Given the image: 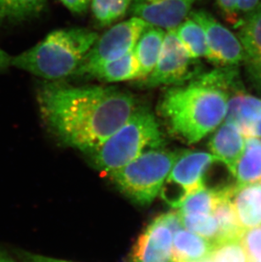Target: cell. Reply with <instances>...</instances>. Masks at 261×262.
I'll list each match as a JSON object with an SVG mask.
<instances>
[{
  "instance_id": "6da1fadb",
  "label": "cell",
  "mask_w": 261,
  "mask_h": 262,
  "mask_svg": "<svg viewBox=\"0 0 261 262\" xmlns=\"http://www.w3.org/2000/svg\"><path fill=\"white\" fill-rule=\"evenodd\" d=\"M37 103L50 132L66 145L93 152L121 127L137 104L132 94L115 87L49 82Z\"/></svg>"
},
{
  "instance_id": "7a4b0ae2",
  "label": "cell",
  "mask_w": 261,
  "mask_h": 262,
  "mask_svg": "<svg viewBox=\"0 0 261 262\" xmlns=\"http://www.w3.org/2000/svg\"><path fill=\"white\" fill-rule=\"evenodd\" d=\"M211 75L208 72L188 84L170 88L160 101V112L170 132L187 144H195L214 131L227 115L229 94Z\"/></svg>"
},
{
  "instance_id": "3957f363",
  "label": "cell",
  "mask_w": 261,
  "mask_h": 262,
  "mask_svg": "<svg viewBox=\"0 0 261 262\" xmlns=\"http://www.w3.org/2000/svg\"><path fill=\"white\" fill-rule=\"evenodd\" d=\"M98 37L86 28L55 30L29 50L12 56L10 64L44 79H64L75 75Z\"/></svg>"
},
{
  "instance_id": "277c9868",
  "label": "cell",
  "mask_w": 261,
  "mask_h": 262,
  "mask_svg": "<svg viewBox=\"0 0 261 262\" xmlns=\"http://www.w3.org/2000/svg\"><path fill=\"white\" fill-rule=\"evenodd\" d=\"M164 145L155 115L147 107L136 106L128 119L110 138L91 152L97 168L108 174L143 153Z\"/></svg>"
},
{
  "instance_id": "5b68a950",
  "label": "cell",
  "mask_w": 261,
  "mask_h": 262,
  "mask_svg": "<svg viewBox=\"0 0 261 262\" xmlns=\"http://www.w3.org/2000/svg\"><path fill=\"white\" fill-rule=\"evenodd\" d=\"M178 156L170 151L149 149L108 175L132 201L149 205L160 193Z\"/></svg>"
},
{
  "instance_id": "8992f818",
  "label": "cell",
  "mask_w": 261,
  "mask_h": 262,
  "mask_svg": "<svg viewBox=\"0 0 261 262\" xmlns=\"http://www.w3.org/2000/svg\"><path fill=\"white\" fill-rule=\"evenodd\" d=\"M217 161L218 159L211 154L202 151L178 154L160 190L163 199L173 208L178 209L187 196L205 188L203 183L205 172Z\"/></svg>"
},
{
  "instance_id": "52a82bcc",
  "label": "cell",
  "mask_w": 261,
  "mask_h": 262,
  "mask_svg": "<svg viewBox=\"0 0 261 262\" xmlns=\"http://www.w3.org/2000/svg\"><path fill=\"white\" fill-rule=\"evenodd\" d=\"M148 26L138 18L132 17L112 27L98 37L75 75L86 77L99 66L122 57L134 50L138 40Z\"/></svg>"
},
{
  "instance_id": "ba28073f",
  "label": "cell",
  "mask_w": 261,
  "mask_h": 262,
  "mask_svg": "<svg viewBox=\"0 0 261 262\" xmlns=\"http://www.w3.org/2000/svg\"><path fill=\"white\" fill-rule=\"evenodd\" d=\"M192 59L177 37L175 29L166 30L156 67L145 79L143 88L181 85L193 77Z\"/></svg>"
},
{
  "instance_id": "9c48e42d",
  "label": "cell",
  "mask_w": 261,
  "mask_h": 262,
  "mask_svg": "<svg viewBox=\"0 0 261 262\" xmlns=\"http://www.w3.org/2000/svg\"><path fill=\"white\" fill-rule=\"evenodd\" d=\"M190 17L204 30L207 46L205 57L219 67H236L244 61V50L238 37L204 10H193Z\"/></svg>"
},
{
  "instance_id": "30bf717a",
  "label": "cell",
  "mask_w": 261,
  "mask_h": 262,
  "mask_svg": "<svg viewBox=\"0 0 261 262\" xmlns=\"http://www.w3.org/2000/svg\"><path fill=\"white\" fill-rule=\"evenodd\" d=\"M193 0H133L130 15L151 27L172 29L188 16Z\"/></svg>"
},
{
  "instance_id": "8fae6325",
  "label": "cell",
  "mask_w": 261,
  "mask_h": 262,
  "mask_svg": "<svg viewBox=\"0 0 261 262\" xmlns=\"http://www.w3.org/2000/svg\"><path fill=\"white\" fill-rule=\"evenodd\" d=\"M173 233L160 215L138 237L132 253L133 262H175L172 257Z\"/></svg>"
},
{
  "instance_id": "7c38bea8",
  "label": "cell",
  "mask_w": 261,
  "mask_h": 262,
  "mask_svg": "<svg viewBox=\"0 0 261 262\" xmlns=\"http://www.w3.org/2000/svg\"><path fill=\"white\" fill-rule=\"evenodd\" d=\"M226 121L234 124L245 138L261 139V99L243 92L227 102Z\"/></svg>"
},
{
  "instance_id": "4fadbf2b",
  "label": "cell",
  "mask_w": 261,
  "mask_h": 262,
  "mask_svg": "<svg viewBox=\"0 0 261 262\" xmlns=\"http://www.w3.org/2000/svg\"><path fill=\"white\" fill-rule=\"evenodd\" d=\"M237 28L244 50V61L254 79L261 82V4L242 20Z\"/></svg>"
},
{
  "instance_id": "5bb4252c",
  "label": "cell",
  "mask_w": 261,
  "mask_h": 262,
  "mask_svg": "<svg viewBox=\"0 0 261 262\" xmlns=\"http://www.w3.org/2000/svg\"><path fill=\"white\" fill-rule=\"evenodd\" d=\"M209 146L212 155L226 165L234 176L236 163L245 148V137L239 129L234 124L226 121L212 136Z\"/></svg>"
},
{
  "instance_id": "9a60e30c",
  "label": "cell",
  "mask_w": 261,
  "mask_h": 262,
  "mask_svg": "<svg viewBox=\"0 0 261 262\" xmlns=\"http://www.w3.org/2000/svg\"><path fill=\"white\" fill-rule=\"evenodd\" d=\"M231 203L244 231L261 225V183L236 186L231 195Z\"/></svg>"
},
{
  "instance_id": "2e32d148",
  "label": "cell",
  "mask_w": 261,
  "mask_h": 262,
  "mask_svg": "<svg viewBox=\"0 0 261 262\" xmlns=\"http://www.w3.org/2000/svg\"><path fill=\"white\" fill-rule=\"evenodd\" d=\"M165 30L148 26L134 48L138 66V79H145L156 67L162 48Z\"/></svg>"
},
{
  "instance_id": "e0dca14e",
  "label": "cell",
  "mask_w": 261,
  "mask_h": 262,
  "mask_svg": "<svg viewBox=\"0 0 261 262\" xmlns=\"http://www.w3.org/2000/svg\"><path fill=\"white\" fill-rule=\"evenodd\" d=\"M214 248L213 243L183 228L173 235L172 257L175 262L206 260Z\"/></svg>"
},
{
  "instance_id": "ac0fdd59",
  "label": "cell",
  "mask_w": 261,
  "mask_h": 262,
  "mask_svg": "<svg viewBox=\"0 0 261 262\" xmlns=\"http://www.w3.org/2000/svg\"><path fill=\"white\" fill-rule=\"evenodd\" d=\"M246 139L244 153L235 167L237 187L261 183V139Z\"/></svg>"
},
{
  "instance_id": "d6986e66",
  "label": "cell",
  "mask_w": 261,
  "mask_h": 262,
  "mask_svg": "<svg viewBox=\"0 0 261 262\" xmlns=\"http://www.w3.org/2000/svg\"><path fill=\"white\" fill-rule=\"evenodd\" d=\"M86 77L105 82H120L138 79V66L134 50L112 61L106 62L93 70Z\"/></svg>"
},
{
  "instance_id": "ffe728a7",
  "label": "cell",
  "mask_w": 261,
  "mask_h": 262,
  "mask_svg": "<svg viewBox=\"0 0 261 262\" xmlns=\"http://www.w3.org/2000/svg\"><path fill=\"white\" fill-rule=\"evenodd\" d=\"M175 29V33L190 57H205L207 52L205 32L200 24L189 15Z\"/></svg>"
},
{
  "instance_id": "44dd1931",
  "label": "cell",
  "mask_w": 261,
  "mask_h": 262,
  "mask_svg": "<svg viewBox=\"0 0 261 262\" xmlns=\"http://www.w3.org/2000/svg\"><path fill=\"white\" fill-rule=\"evenodd\" d=\"M235 187L224 192H215L206 188H201L185 199L178 207V212L179 214H212L220 201L226 196L231 194Z\"/></svg>"
},
{
  "instance_id": "7402d4cb",
  "label": "cell",
  "mask_w": 261,
  "mask_h": 262,
  "mask_svg": "<svg viewBox=\"0 0 261 262\" xmlns=\"http://www.w3.org/2000/svg\"><path fill=\"white\" fill-rule=\"evenodd\" d=\"M231 195L232 193L222 199L213 211L219 228V239L215 245L228 240L240 239L244 233L231 203Z\"/></svg>"
},
{
  "instance_id": "603a6c76",
  "label": "cell",
  "mask_w": 261,
  "mask_h": 262,
  "mask_svg": "<svg viewBox=\"0 0 261 262\" xmlns=\"http://www.w3.org/2000/svg\"><path fill=\"white\" fill-rule=\"evenodd\" d=\"M47 0H0V20H23L45 10Z\"/></svg>"
},
{
  "instance_id": "cb8c5ba5",
  "label": "cell",
  "mask_w": 261,
  "mask_h": 262,
  "mask_svg": "<svg viewBox=\"0 0 261 262\" xmlns=\"http://www.w3.org/2000/svg\"><path fill=\"white\" fill-rule=\"evenodd\" d=\"M133 0H92L94 18L103 26H110L126 15Z\"/></svg>"
},
{
  "instance_id": "d4e9b609",
  "label": "cell",
  "mask_w": 261,
  "mask_h": 262,
  "mask_svg": "<svg viewBox=\"0 0 261 262\" xmlns=\"http://www.w3.org/2000/svg\"><path fill=\"white\" fill-rule=\"evenodd\" d=\"M182 223L187 230L200 235L215 245L219 239V228L211 214H180Z\"/></svg>"
},
{
  "instance_id": "484cf974",
  "label": "cell",
  "mask_w": 261,
  "mask_h": 262,
  "mask_svg": "<svg viewBox=\"0 0 261 262\" xmlns=\"http://www.w3.org/2000/svg\"><path fill=\"white\" fill-rule=\"evenodd\" d=\"M209 262H251L240 239L228 240L214 245Z\"/></svg>"
},
{
  "instance_id": "4316f807",
  "label": "cell",
  "mask_w": 261,
  "mask_h": 262,
  "mask_svg": "<svg viewBox=\"0 0 261 262\" xmlns=\"http://www.w3.org/2000/svg\"><path fill=\"white\" fill-rule=\"evenodd\" d=\"M241 242L251 262L261 260L260 227L244 231L242 235Z\"/></svg>"
},
{
  "instance_id": "83f0119b",
  "label": "cell",
  "mask_w": 261,
  "mask_h": 262,
  "mask_svg": "<svg viewBox=\"0 0 261 262\" xmlns=\"http://www.w3.org/2000/svg\"><path fill=\"white\" fill-rule=\"evenodd\" d=\"M219 10L222 13L225 20L230 25L237 28L241 19L237 12V1L238 0H215Z\"/></svg>"
},
{
  "instance_id": "f1b7e54d",
  "label": "cell",
  "mask_w": 261,
  "mask_h": 262,
  "mask_svg": "<svg viewBox=\"0 0 261 262\" xmlns=\"http://www.w3.org/2000/svg\"><path fill=\"white\" fill-rule=\"evenodd\" d=\"M260 0H238L237 1V12L242 20L250 15L259 7Z\"/></svg>"
},
{
  "instance_id": "f546056e",
  "label": "cell",
  "mask_w": 261,
  "mask_h": 262,
  "mask_svg": "<svg viewBox=\"0 0 261 262\" xmlns=\"http://www.w3.org/2000/svg\"><path fill=\"white\" fill-rule=\"evenodd\" d=\"M64 7L75 14L86 12L91 0H59Z\"/></svg>"
},
{
  "instance_id": "4dcf8cb0",
  "label": "cell",
  "mask_w": 261,
  "mask_h": 262,
  "mask_svg": "<svg viewBox=\"0 0 261 262\" xmlns=\"http://www.w3.org/2000/svg\"><path fill=\"white\" fill-rule=\"evenodd\" d=\"M24 260L25 262H70L54 259V258L45 257L41 255H30V254L24 255Z\"/></svg>"
},
{
  "instance_id": "1f68e13d",
  "label": "cell",
  "mask_w": 261,
  "mask_h": 262,
  "mask_svg": "<svg viewBox=\"0 0 261 262\" xmlns=\"http://www.w3.org/2000/svg\"><path fill=\"white\" fill-rule=\"evenodd\" d=\"M11 57L12 56H10L0 47V73L5 72L8 67H11Z\"/></svg>"
},
{
  "instance_id": "d6a6232c",
  "label": "cell",
  "mask_w": 261,
  "mask_h": 262,
  "mask_svg": "<svg viewBox=\"0 0 261 262\" xmlns=\"http://www.w3.org/2000/svg\"><path fill=\"white\" fill-rule=\"evenodd\" d=\"M0 262H16L14 259L9 256L6 253L0 250Z\"/></svg>"
},
{
  "instance_id": "836d02e7",
  "label": "cell",
  "mask_w": 261,
  "mask_h": 262,
  "mask_svg": "<svg viewBox=\"0 0 261 262\" xmlns=\"http://www.w3.org/2000/svg\"><path fill=\"white\" fill-rule=\"evenodd\" d=\"M184 262H209L207 260H200V261H184Z\"/></svg>"
},
{
  "instance_id": "e575fe53",
  "label": "cell",
  "mask_w": 261,
  "mask_h": 262,
  "mask_svg": "<svg viewBox=\"0 0 261 262\" xmlns=\"http://www.w3.org/2000/svg\"><path fill=\"white\" fill-rule=\"evenodd\" d=\"M254 262H261V260H257V261H254Z\"/></svg>"
},
{
  "instance_id": "d590c367",
  "label": "cell",
  "mask_w": 261,
  "mask_h": 262,
  "mask_svg": "<svg viewBox=\"0 0 261 262\" xmlns=\"http://www.w3.org/2000/svg\"><path fill=\"white\" fill-rule=\"evenodd\" d=\"M193 1H194V2H196V1H197V0H193Z\"/></svg>"
}]
</instances>
